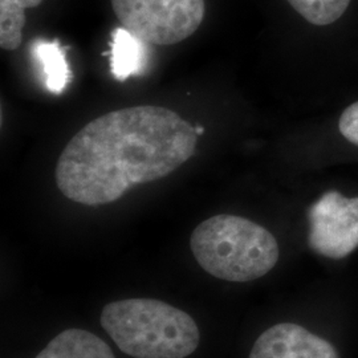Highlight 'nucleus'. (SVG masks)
Segmentation results:
<instances>
[{
    "mask_svg": "<svg viewBox=\"0 0 358 358\" xmlns=\"http://www.w3.org/2000/svg\"><path fill=\"white\" fill-rule=\"evenodd\" d=\"M309 247L321 256L344 259L358 248V196L324 192L309 207Z\"/></svg>",
    "mask_w": 358,
    "mask_h": 358,
    "instance_id": "5",
    "label": "nucleus"
},
{
    "mask_svg": "<svg viewBox=\"0 0 358 358\" xmlns=\"http://www.w3.org/2000/svg\"><path fill=\"white\" fill-rule=\"evenodd\" d=\"M250 358H338L336 348L304 327L282 322L262 333Z\"/></svg>",
    "mask_w": 358,
    "mask_h": 358,
    "instance_id": "6",
    "label": "nucleus"
},
{
    "mask_svg": "<svg viewBox=\"0 0 358 358\" xmlns=\"http://www.w3.org/2000/svg\"><path fill=\"white\" fill-rule=\"evenodd\" d=\"M294 11L315 26H328L338 20L350 0H287Z\"/></svg>",
    "mask_w": 358,
    "mask_h": 358,
    "instance_id": "11",
    "label": "nucleus"
},
{
    "mask_svg": "<svg viewBox=\"0 0 358 358\" xmlns=\"http://www.w3.org/2000/svg\"><path fill=\"white\" fill-rule=\"evenodd\" d=\"M43 0H0V47L15 51L22 45L26 10L38 7Z\"/></svg>",
    "mask_w": 358,
    "mask_h": 358,
    "instance_id": "10",
    "label": "nucleus"
},
{
    "mask_svg": "<svg viewBox=\"0 0 358 358\" xmlns=\"http://www.w3.org/2000/svg\"><path fill=\"white\" fill-rule=\"evenodd\" d=\"M196 143L195 128L166 108L109 112L66 143L56 165V185L80 205H109L136 185L174 173L195 154Z\"/></svg>",
    "mask_w": 358,
    "mask_h": 358,
    "instance_id": "1",
    "label": "nucleus"
},
{
    "mask_svg": "<svg viewBox=\"0 0 358 358\" xmlns=\"http://www.w3.org/2000/svg\"><path fill=\"white\" fill-rule=\"evenodd\" d=\"M110 47V68L117 80L125 81L141 72L146 59V43L121 27L113 31Z\"/></svg>",
    "mask_w": 358,
    "mask_h": 358,
    "instance_id": "8",
    "label": "nucleus"
},
{
    "mask_svg": "<svg viewBox=\"0 0 358 358\" xmlns=\"http://www.w3.org/2000/svg\"><path fill=\"white\" fill-rule=\"evenodd\" d=\"M34 53L43 65L45 85L52 93H63L68 87L72 73L66 63L65 50L59 40L38 41L34 48Z\"/></svg>",
    "mask_w": 358,
    "mask_h": 358,
    "instance_id": "9",
    "label": "nucleus"
},
{
    "mask_svg": "<svg viewBox=\"0 0 358 358\" xmlns=\"http://www.w3.org/2000/svg\"><path fill=\"white\" fill-rule=\"evenodd\" d=\"M100 321L115 345L133 358L189 357L201 340L190 315L154 299L109 303Z\"/></svg>",
    "mask_w": 358,
    "mask_h": 358,
    "instance_id": "2",
    "label": "nucleus"
},
{
    "mask_svg": "<svg viewBox=\"0 0 358 358\" xmlns=\"http://www.w3.org/2000/svg\"><path fill=\"white\" fill-rule=\"evenodd\" d=\"M117 19L146 44L173 45L199 28L205 0H112Z\"/></svg>",
    "mask_w": 358,
    "mask_h": 358,
    "instance_id": "4",
    "label": "nucleus"
},
{
    "mask_svg": "<svg viewBox=\"0 0 358 358\" xmlns=\"http://www.w3.org/2000/svg\"><path fill=\"white\" fill-rule=\"evenodd\" d=\"M190 248L207 273L231 282H252L266 276L280 256L279 244L267 229L227 214L208 217L196 226Z\"/></svg>",
    "mask_w": 358,
    "mask_h": 358,
    "instance_id": "3",
    "label": "nucleus"
},
{
    "mask_svg": "<svg viewBox=\"0 0 358 358\" xmlns=\"http://www.w3.org/2000/svg\"><path fill=\"white\" fill-rule=\"evenodd\" d=\"M36 358H115V355L96 334L72 328L57 334Z\"/></svg>",
    "mask_w": 358,
    "mask_h": 358,
    "instance_id": "7",
    "label": "nucleus"
},
{
    "mask_svg": "<svg viewBox=\"0 0 358 358\" xmlns=\"http://www.w3.org/2000/svg\"><path fill=\"white\" fill-rule=\"evenodd\" d=\"M195 131H196V134H198V137H199V136H202V134L205 133V128H203V127H196Z\"/></svg>",
    "mask_w": 358,
    "mask_h": 358,
    "instance_id": "13",
    "label": "nucleus"
},
{
    "mask_svg": "<svg viewBox=\"0 0 358 358\" xmlns=\"http://www.w3.org/2000/svg\"><path fill=\"white\" fill-rule=\"evenodd\" d=\"M340 133L346 140L358 146V101L348 106L340 117Z\"/></svg>",
    "mask_w": 358,
    "mask_h": 358,
    "instance_id": "12",
    "label": "nucleus"
}]
</instances>
